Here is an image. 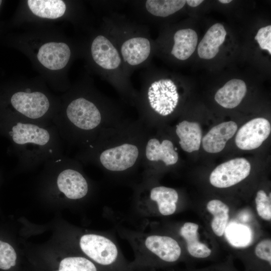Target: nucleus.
Wrapping results in <instances>:
<instances>
[{
  "instance_id": "f257e3e1",
  "label": "nucleus",
  "mask_w": 271,
  "mask_h": 271,
  "mask_svg": "<svg viewBox=\"0 0 271 271\" xmlns=\"http://www.w3.org/2000/svg\"><path fill=\"white\" fill-rule=\"evenodd\" d=\"M120 116V108L107 97L95 101L82 96L71 100L63 113H57L53 124L63 142L81 149L118 124Z\"/></svg>"
},
{
  "instance_id": "f03ea898",
  "label": "nucleus",
  "mask_w": 271,
  "mask_h": 271,
  "mask_svg": "<svg viewBox=\"0 0 271 271\" xmlns=\"http://www.w3.org/2000/svg\"><path fill=\"white\" fill-rule=\"evenodd\" d=\"M119 124L113 127V136L106 140L101 134L91 144L81 149L76 159L84 163L97 164L109 172L121 173L133 169L142 163L143 147L147 136L144 131L127 129Z\"/></svg>"
},
{
  "instance_id": "7ed1b4c3",
  "label": "nucleus",
  "mask_w": 271,
  "mask_h": 271,
  "mask_svg": "<svg viewBox=\"0 0 271 271\" xmlns=\"http://www.w3.org/2000/svg\"><path fill=\"white\" fill-rule=\"evenodd\" d=\"M9 123L8 134L22 169H31L64 155L63 142L54 124L45 126L15 119Z\"/></svg>"
},
{
  "instance_id": "20e7f679",
  "label": "nucleus",
  "mask_w": 271,
  "mask_h": 271,
  "mask_svg": "<svg viewBox=\"0 0 271 271\" xmlns=\"http://www.w3.org/2000/svg\"><path fill=\"white\" fill-rule=\"evenodd\" d=\"M104 30L115 43L129 76L149 66L154 46L146 25L111 12L104 19Z\"/></svg>"
},
{
  "instance_id": "39448f33",
  "label": "nucleus",
  "mask_w": 271,
  "mask_h": 271,
  "mask_svg": "<svg viewBox=\"0 0 271 271\" xmlns=\"http://www.w3.org/2000/svg\"><path fill=\"white\" fill-rule=\"evenodd\" d=\"M141 75V89L134 105L142 120L146 124L154 115L165 117L172 114L180 100L176 83L170 78L155 76L148 66Z\"/></svg>"
},
{
  "instance_id": "423d86ee",
  "label": "nucleus",
  "mask_w": 271,
  "mask_h": 271,
  "mask_svg": "<svg viewBox=\"0 0 271 271\" xmlns=\"http://www.w3.org/2000/svg\"><path fill=\"white\" fill-rule=\"evenodd\" d=\"M104 32L97 35L90 46L92 59L102 75L119 93L122 99L134 105L138 92L132 86L123 62L113 41Z\"/></svg>"
},
{
  "instance_id": "0eeeda50",
  "label": "nucleus",
  "mask_w": 271,
  "mask_h": 271,
  "mask_svg": "<svg viewBox=\"0 0 271 271\" xmlns=\"http://www.w3.org/2000/svg\"><path fill=\"white\" fill-rule=\"evenodd\" d=\"M10 102L17 114L15 119L50 125L56 114L51 110L50 99L39 91H32L27 88L25 91L14 93Z\"/></svg>"
},
{
  "instance_id": "6e6552de",
  "label": "nucleus",
  "mask_w": 271,
  "mask_h": 271,
  "mask_svg": "<svg viewBox=\"0 0 271 271\" xmlns=\"http://www.w3.org/2000/svg\"><path fill=\"white\" fill-rule=\"evenodd\" d=\"M53 161L58 171L56 183L58 191L71 200L84 197L89 187L87 180L79 170L80 162L64 155Z\"/></svg>"
},
{
  "instance_id": "1a4fd4ad",
  "label": "nucleus",
  "mask_w": 271,
  "mask_h": 271,
  "mask_svg": "<svg viewBox=\"0 0 271 271\" xmlns=\"http://www.w3.org/2000/svg\"><path fill=\"white\" fill-rule=\"evenodd\" d=\"M79 244L83 252L99 264L108 266L117 258L118 250L115 244L103 236L85 234L80 238Z\"/></svg>"
},
{
  "instance_id": "9d476101",
  "label": "nucleus",
  "mask_w": 271,
  "mask_h": 271,
  "mask_svg": "<svg viewBox=\"0 0 271 271\" xmlns=\"http://www.w3.org/2000/svg\"><path fill=\"white\" fill-rule=\"evenodd\" d=\"M250 169L249 162L245 158L233 159L216 167L210 174V182L215 187H229L246 178Z\"/></svg>"
},
{
  "instance_id": "9b49d317",
  "label": "nucleus",
  "mask_w": 271,
  "mask_h": 271,
  "mask_svg": "<svg viewBox=\"0 0 271 271\" xmlns=\"http://www.w3.org/2000/svg\"><path fill=\"white\" fill-rule=\"evenodd\" d=\"M176 150L171 141L164 139L161 141L147 134L144 144L141 163L147 167L160 162L166 166L174 165L179 160Z\"/></svg>"
},
{
  "instance_id": "f8f14e48",
  "label": "nucleus",
  "mask_w": 271,
  "mask_h": 271,
  "mask_svg": "<svg viewBox=\"0 0 271 271\" xmlns=\"http://www.w3.org/2000/svg\"><path fill=\"white\" fill-rule=\"evenodd\" d=\"M271 131L270 123L262 117L252 119L238 130L235 142L237 147L243 150L258 148L268 137Z\"/></svg>"
},
{
  "instance_id": "ddd939ff",
  "label": "nucleus",
  "mask_w": 271,
  "mask_h": 271,
  "mask_svg": "<svg viewBox=\"0 0 271 271\" xmlns=\"http://www.w3.org/2000/svg\"><path fill=\"white\" fill-rule=\"evenodd\" d=\"M132 4L138 21L148 23L152 18H165L175 14L186 3L185 0H146Z\"/></svg>"
},
{
  "instance_id": "4468645a",
  "label": "nucleus",
  "mask_w": 271,
  "mask_h": 271,
  "mask_svg": "<svg viewBox=\"0 0 271 271\" xmlns=\"http://www.w3.org/2000/svg\"><path fill=\"white\" fill-rule=\"evenodd\" d=\"M70 56L69 47L63 42L46 43L40 48L37 54L39 62L52 70L63 68L68 63Z\"/></svg>"
},
{
  "instance_id": "2eb2a0df",
  "label": "nucleus",
  "mask_w": 271,
  "mask_h": 271,
  "mask_svg": "<svg viewBox=\"0 0 271 271\" xmlns=\"http://www.w3.org/2000/svg\"><path fill=\"white\" fill-rule=\"evenodd\" d=\"M237 125L233 121L222 122L213 127L202 139L204 150L209 153H217L224 148L227 142L237 131Z\"/></svg>"
},
{
  "instance_id": "dca6fc26",
  "label": "nucleus",
  "mask_w": 271,
  "mask_h": 271,
  "mask_svg": "<svg viewBox=\"0 0 271 271\" xmlns=\"http://www.w3.org/2000/svg\"><path fill=\"white\" fill-rule=\"evenodd\" d=\"M145 244L149 251L166 262L177 261L181 254V249L178 243L169 236L150 235L145 239Z\"/></svg>"
},
{
  "instance_id": "f3484780",
  "label": "nucleus",
  "mask_w": 271,
  "mask_h": 271,
  "mask_svg": "<svg viewBox=\"0 0 271 271\" xmlns=\"http://www.w3.org/2000/svg\"><path fill=\"white\" fill-rule=\"evenodd\" d=\"M198 42L197 33L190 28L177 30L173 36L170 54L180 61L189 58L195 51Z\"/></svg>"
},
{
  "instance_id": "a211bd4d",
  "label": "nucleus",
  "mask_w": 271,
  "mask_h": 271,
  "mask_svg": "<svg viewBox=\"0 0 271 271\" xmlns=\"http://www.w3.org/2000/svg\"><path fill=\"white\" fill-rule=\"evenodd\" d=\"M226 36V31L222 24L218 23L212 25L198 45L197 52L199 57L206 60L214 58L218 53Z\"/></svg>"
},
{
  "instance_id": "6ab92c4d",
  "label": "nucleus",
  "mask_w": 271,
  "mask_h": 271,
  "mask_svg": "<svg viewBox=\"0 0 271 271\" xmlns=\"http://www.w3.org/2000/svg\"><path fill=\"white\" fill-rule=\"evenodd\" d=\"M246 91L245 82L241 79L234 78L227 82L217 90L214 98L221 106L231 109L240 104Z\"/></svg>"
},
{
  "instance_id": "aec40b11",
  "label": "nucleus",
  "mask_w": 271,
  "mask_h": 271,
  "mask_svg": "<svg viewBox=\"0 0 271 271\" xmlns=\"http://www.w3.org/2000/svg\"><path fill=\"white\" fill-rule=\"evenodd\" d=\"M182 150L188 153L199 150L202 140V130L198 122L183 120L176 128Z\"/></svg>"
},
{
  "instance_id": "412c9836",
  "label": "nucleus",
  "mask_w": 271,
  "mask_h": 271,
  "mask_svg": "<svg viewBox=\"0 0 271 271\" xmlns=\"http://www.w3.org/2000/svg\"><path fill=\"white\" fill-rule=\"evenodd\" d=\"M198 224L186 222L180 229V234L185 239L189 254L197 258H205L211 253V250L198 240Z\"/></svg>"
},
{
  "instance_id": "4be33fe9",
  "label": "nucleus",
  "mask_w": 271,
  "mask_h": 271,
  "mask_svg": "<svg viewBox=\"0 0 271 271\" xmlns=\"http://www.w3.org/2000/svg\"><path fill=\"white\" fill-rule=\"evenodd\" d=\"M150 197L157 202L159 211L163 215H170L175 212L179 195L174 189L165 186L155 187L151 190Z\"/></svg>"
},
{
  "instance_id": "5701e85b",
  "label": "nucleus",
  "mask_w": 271,
  "mask_h": 271,
  "mask_svg": "<svg viewBox=\"0 0 271 271\" xmlns=\"http://www.w3.org/2000/svg\"><path fill=\"white\" fill-rule=\"evenodd\" d=\"M28 5L37 16L47 19H57L62 17L66 10L65 3L61 0H29Z\"/></svg>"
},
{
  "instance_id": "b1692460",
  "label": "nucleus",
  "mask_w": 271,
  "mask_h": 271,
  "mask_svg": "<svg viewBox=\"0 0 271 271\" xmlns=\"http://www.w3.org/2000/svg\"><path fill=\"white\" fill-rule=\"evenodd\" d=\"M208 211L213 216L211 227L218 236L223 235L229 219L228 206L219 200H212L207 204Z\"/></svg>"
},
{
  "instance_id": "393cba45",
  "label": "nucleus",
  "mask_w": 271,
  "mask_h": 271,
  "mask_svg": "<svg viewBox=\"0 0 271 271\" xmlns=\"http://www.w3.org/2000/svg\"><path fill=\"white\" fill-rule=\"evenodd\" d=\"M62 271H97L94 264L83 257H68L61 260L59 269Z\"/></svg>"
},
{
  "instance_id": "a878e982",
  "label": "nucleus",
  "mask_w": 271,
  "mask_h": 271,
  "mask_svg": "<svg viewBox=\"0 0 271 271\" xmlns=\"http://www.w3.org/2000/svg\"><path fill=\"white\" fill-rule=\"evenodd\" d=\"M227 237L230 242L234 245L241 246L249 242L250 237L249 229L241 225H233L228 228Z\"/></svg>"
},
{
  "instance_id": "bb28decb",
  "label": "nucleus",
  "mask_w": 271,
  "mask_h": 271,
  "mask_svg": "<svg viewBox=\"0 0 271 271\" xmlns=\"http://www.w3.org/2000/svg\"><path fill=\"white\" fill-rule=\"evenodd\" d=\"M270 193L268 196L262 190H259L255 197L256 208L258 215L263 219L270 221L271 219Z\"/></svg>"
},
{
  "instance_id": "cd10ccee",
  "label": "nucleus",
  "mask_w": 271,
  "mask_h": 271,
  "mask_svg": "<svg viewBox=\"0 0 271 271\" xmlns=\"http://www.w3.org/2000/svg\"><path fill=\"white\" fill-rule=\"evenodd\" d=\"M17 254L14 248L9 243L0 240V268L4 270L15 266Z\"/></svg>"
},
{
  "instance_id": "c85d7f7f",
  "label": "nucleus",
  "mask_w": 271,
  "mask_h": 271,
  "mask_svg": "<svg viewBox=\"0 0 271 271\" xmlns=\"http://www.w3.org/2000/svg\"><path fill=\"white\" fill-rule=\"evenodd\" d=\"M259 47L271 54V26L268 25L259 29L255 37Z\"/></svg>"
},
{
  "instance_id": "c756f323",
  "label": "nucleus",
  "mask_w": 271,
  "mask_h": 271,
  "mask_svg": "<svg viewBox=\"0 0 271 271\" xmlns=\"http://www.w3.org/2000/svg\"><path fill=\"white\" fill-rule=\"evenodd\" d=\"M256 255L261 259L267 261L271 264V240L264 239L259 242L255 247Z\"/></svg>"
},
{
  "instance_id": "7c9ffc66",
  "label": "nucleus",
  "mask_w": 271,
  "mask_h": 271,
  "mask_svg": "<svg viewBox=\"0 0 271 271\" xmlns=\"http://www.w3.org/2000/svg\"><path fill=\"white\" fill-rule=\"evenodd\" d=\"M203 2V0H187L186 3L191 7H196L200 5Z\"/></svg>"
},
{
  "instance_id": "2f4dec72",
  "label": "nucleus",
  "mask_w": 271,
  "mask_h": 271,
  "mask_svg": "<svg viewBox=\"0 0 271 271\" xmlns=\"http://www.w3.org/2000/svg\"><path fill=\"white\" fill-rule=\"evenodd\" d=\"M219 2L220 3L226 4L230 3V2H232V1L231 0H219Z\"/></svg>"
},
{
  "instance_id": "473e14b6",
  "label": "nucleus",
  "mask_w": 271,
  "mask_h": 271,
  "mask_svg": "<svg viewBox=\"0 0 271 271\" xmlns=\"http://www.w3.org/2000/svg\"><path fill=\"white\" fill-rule=\"evenodd\" d=\"M2 3V1L0 0V6H1Z\"/></svg>"
},
{
  "instance_id": "72a5a7b5",
  "label": "nucleus",
  "mask_w": 271,
  "mask_h": 271,
  "mask_svg": "<svg viewBox=\"0 0 271 271\" xmlns=\"http://www.w3.org/2000/svg\"><path fill=\"white\" fill-rule=\"evenodd\" d=\"M59 271H62V270H59Z\"/></svg>"
}]
</instances>
